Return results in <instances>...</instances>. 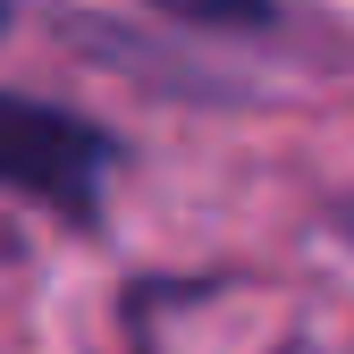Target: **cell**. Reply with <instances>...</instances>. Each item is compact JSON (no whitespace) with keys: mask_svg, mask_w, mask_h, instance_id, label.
I'll return each mask as SVG.
<instances>
[{"mask_svg":"<svg viewBox=\"0 0 354 354\" xmlns=\"http://www.w3.org/2000/svg\"><path fill=\"white\" fill-rule=\"evenodd\" d=\"M144 9H160L177 26H203V34H245V26H270L279 0H144Z\"/></svg>","mask_w":354,"mask_h":354,"instance_id":"cell-2","label":"cell"},{"mask_svg":"<svg viewBox=\"0 0 354 354\" xmlns=\"http://www.w3.org/2000/svg\"><path fill=\"white\" fill-rule=\"evenodd\" d=\"M0 26H9V0H0Z\"/></svg>","mask_w":354,"mask_h":354,"instance_id":"cell-3","label":"cell"},{"mask_svg":"<svg viewBox=\"0 0 354 354\" xmlns=\"http://www.w3.org/2000/svg\"><path fill=\"white\" fill-rule=\"evenodd\" d=\"M110 169H118L110 127L59 102H34V93H0V194H26L76 228H102Z\"/></svg>","mask_w":354,"mask_h":354,"instance_id":"cell-1","label":"cell"}]
</instances>
